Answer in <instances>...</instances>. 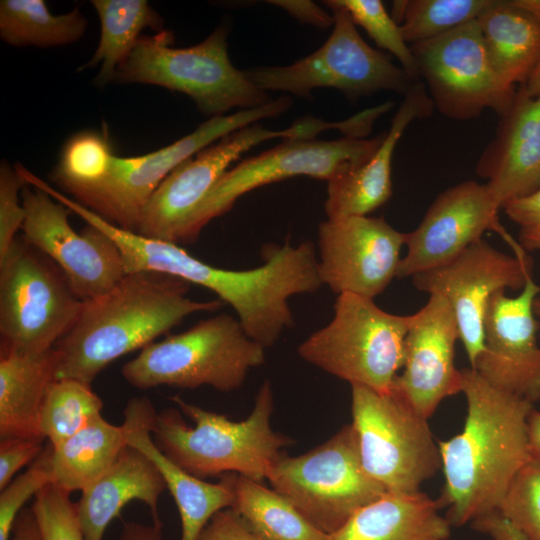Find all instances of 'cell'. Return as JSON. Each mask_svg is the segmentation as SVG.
I'll list each match as a JSON object with an SVG mask.
<instances>
[{
  "label": "cell",
  "mask_w": 540,
  "mask_h": 540,
  "mask_svg": "<svg viewBox=\"0 0 540 540\" xmlns=\"http://www.w3.org/2000/svg\"><path fill=\"white\" fill-rule=\"evenodd\" d=\"M24 180L7 161L0 165V259L3 258L14 241L17 231L25 221V209L20 203V192Z\"/></svg>",
  "instance_id": "obj_40"
},
{
  "label": "cell",
  "mask_w": 540,
  "mask_h": 540,
  "mask_svg": "<svg viewBox=\"0 0 540 540\" xmlns=\"http://www.w3.org/2000/svg\"><path fill=\"white\" fill-rule=\"evenodd\" d=\"M528 438L531 456L540 459V411L534 408L528 417Z\"/></svg>",
  "instance_id": "obj_48"
},
{
  "label": "cell",
  "mask_w": 540,
  "mask_h": 540,
  "mask_svg": "<svg viewBox=\"0 0 540 540\" xmlns=\"http://www.w3.org/2000/svg\"><path fill=\"white\" fill-rule=\"evenodd\" d=\"M57 352L1 353L0 439H45L40 429L42 406L56 380Z\"/></svg>",
  "instance_id": "obj_27"
},
{
  "label": "cell",
  "mask_w": 540,
  "mask_h": 540,
  "mask_svg": "<svg viewBox=\"0 0 540 540\" xmlns=\"http://www.w3.org/2000/svg\"><path fill=\"white\" fill-rule=\"evenodd\" d=\"M540 286L531 277L519 295H493L484 319L483 350L471 366L492 386L524 399L540 401V323L533 305Z\"/></svg>",
  "instance_id": "obj_20"
},
{
  "label": "cell",
  "mask_w": 540,
  "mask_h": 540,
  "mask_svg": "<svg viewBox=\"0 0 540 540\" xmlns=\"http://www.w3.org/2000/svg\"><path fill=\"white\" fill-rule=\"evenodd\" d=\"M352 425L366 472L389 493H413L441 469L428 419L393 391L351 385Z\"/></svg>",
  "instance_id": "obj_11"
},
{
  "label": "cell",
  "mask_w": 540,
  "mask_h": 540,
  "mask_svg": "<svg viewBox=\"0 0 540 540\" xmlns=\"http://www.w3.org/2000/svg\"><path fill=\"white\" fill-rule=\"evenodd\" d=\"M233 492L231 506L258 540H330L286 498L237 473H226Z\"/></svg>",
  "instance_id": "obj_30"
},
{
  "label": "cell",
  "mask_w": 540,
  "mask_h": 540,
  "mask_svg": "<svg viewBox=\"0 0 540 540\" xmlns=\"http://www.w3.org/2000/svg\"><path fill=\"white\" fill-rule=\"evenodd\" d=\"M404 244L405 233L383 218L328 219L318 229L321 282L338 295L374 299L397 277Z\"/></svg>",
  "instance_id": "obj_19"
},
{
  "label": "cell",
  "mask_w": 540,
  "mask_h": 540,
  "mask_svg": "<svg viewBox=\"0 0 540 540\" xmlns=\"http://www.w3.org/2000/svg\"><path fill=\"white\" fill-rule=\"evenodd\" d=\"M410 48L434 108L443 116L465 121L485 109L501 116L512 104L517 90L495 72L476 19Z\"/></svg>",
  "instance_id": "obj_14"
},
{
  "label": "cell",
  "mask_w": 540,
  "mask_h": 540,
  "mask_svg": "<svg viewBox=\"0 0 540 540\" xmlns=\"http://www.w3.org/2000/svg\"><path fill=\"white\" fill-rule=\"evenodd\" d=\"M170 399L195 427L187 425L176 408H166L152 421L153 440L172 462L197 478L237 473L262 482L283 449L293 443L271 426L274 400L269 381L262 384L251 413L242 421L202 409L179 395Z\"/></svg>",
  "instance_id": "obj_4"
},
{
  "label": "cell",
  "mask_w": 540,
  "mask_h": 540,
  "mask_svg": "<svg viewBox=\"0 0 540 540\" xmlns=\"http://www.w3.org/2000/svg\"><path fill=\"white\" fill-rule=\"evenodd\" d=\"M165 488V481L152 460L128 444L114 464L82 491L76 503L84 540H102L111 521L133 500L144 502L153 523L162 524L158 501Z\"/></svg>",
  "instance_id": "obj_25"
},
{
  "label": "cell",
  "mask_w": 540,
  "mask_h": 540,
  "mask_svg": "<svg viewBox=\"0 0 540 540\" xmlns=\"http://www.w3.org/2000/svg\"><path fill=\"white\" fill-rule=\"evenodd\" d=\"M383 138L384 134L372 139H284L275 147L242 160L223 174L188 217L178 243L195 241L204 226L228 212L242 195L301 175L328 181L345 166L367 161Z\"/></svg>",
  "instance_id": "obj_13"
},
{
  "label": "cell",
  "mask_w": 540,
  "mask_h": 540,
  "mask_svg": "<svg viewBox=\"0 0 540 540\" xmlns=\"http://www.w3.org/2000/svg\"><path fill=\"white\" fill-rule=\"evenodd\" d=\"M86 28L79 8L54 15L43 0L0 1V38L12 46L67 45L78 41Z\"/></svg>",
  "instance_id": "obj_32"
},
{
  "label": "cell",
  "mask_w": 540,
  "mask_h": 540,
  "mask_svg": "<svg viewBox=\"0 0 540 540\" xmlns=\"http://www.w3.org/2000/svg\"><path fill=\"white\" fill-rule=\"evenodd\" d=\"M10 540H43L39 524L31 507L22 509L18 514Z\"/></svg>",
  "instance_id": "obj_46"
},
{
  "label": "cell",
  "mask_w": 540,
  "mask_h": 540,
  "mask_svg": "<svg viewBox=\"0 0 540 540\" xmlns=\"http://www.w3.org/2000/svg\"><path fill=\"white\" fill-rule=\"evenodd\" d=\"M500 205L487 184L468 180L440 193L420 224L405 233L407 252L397 278L412 277L439 266L480 241L486 231L498 233L517 256L527 253L498 218Z\"/></svg>",
  "instance_id": "obj_18"
},
{
  "label": "cell",
  "mask_w": 540,
  "mask_h": 540,
  "mask_svg": "<svg viewBox=\"0 0 540 540\" xmlns=\"http://www.w3.org/2000/svg\"><path fill=\"white\" fill-rule=\"evenodd\" d=\"M476 21L499 78L524 85L540 59V18L514 0H490Z\"/></svg>",
  "instance_id": "obj_28"
},
{
  "label": "cell",
  "mask_w": 540,
  "mask_h": 540,
  "mask_svg": "<svg viewBox=\"0 0 540 540\" xmlns=\"http://www.w3.org/2000/svg\"><path fill=\"white\" fill-rule=\"evenodd\" d=\"M515 4L540 18V0H514Z\"/></svg>",
  "instance_id": "obj_51"
},
{
  "label": "cell",
  "mask_w": 540,
  "mask_h": 540,
  "mask_svg": "<svg viewBox=\"0 0 540 540\" xmlns=\"http://www.w3.org/2000/svg\"><path fill=\"white\" fill-rule=\"evenodd\" d=\"M267 479L272 489L329 535L387 493L364 469L352 424L304 454L283 455Z\"/></svg>",
  "instance_id": "obj_9"
},
{
  "label": "cell",
  "mask_w": 540,
  "mask_h": 540,
  "mask_svg": "<svg viewBox=\"0 0 540 540\" xmlns=\"http://www.w3.org/2000/svg\"><path fill=\"white\" fill-rule=\"evenodd\" d=\"M467 414L460 433L438 441L444 488L438 500L452 525L498 512L521 467L532 456L528 417L533 404L502 391L473 368L461 369Z\"/></svg>",
  "instance_id": "obj_2"
},
{
  "label": "cell",
  "mask_w": 540,
  "mask_h": 540,
  "mask_svg": "<svg viewBox=\"0 0 540 540\" xmlns=\"http://www.w3.org/2000/svg\"><path fill=\"white\" fill-rule=\"evenodd\" d=\"M498 513L527 540H540V459L532 457L517 472Z\"/></svg>",
  "instance_id": "obj_37"
},
{
  "label": "cell",
  "mask_w": 540,
  "mask_h": 540,
  "mask_svg": "<svg viewBox=\"0 0 540 540\" xmlns=\"http://www.w3.org/2000/svg\"><path fill=\"white\" fill-rule=\"evenodd\" d=\"M472 527L489 535L493 540H527L517 528L498 512L477 518L472 522Z\"/></svg>",
  "instance_id": "obj_45"
},
{
  "label": "cell",
  "mask_w": 540,
  "mask_h": 540,
  "mask_svg": "<svg viewBox=\"0 0 540 540\" xmlns=\"http://www.w3.org/2000/svg\"><path fill=\"white\" fill-rule=\"evenodd\" d=\"M227 34L225 27H218L202 42L186 48L172 47L174 36L168 30L143 35L117 68L113 81L183 93L210 118L270 102L269 95L231 63Z\"/></svg>",
  "instance_id": "obj_5"
},
{
  "label": "cell",
  "mask_w": 540,
  "mask_h": 540,
  "mask_svg": "<svg viewBox=\"0 0 540 540\" xmlns=\"http://www.w3.org/2000/svg\"><path fill=\"white\" fill-rule=\"evenodd\" d=\"M162 524L144 525L137 522H124L121 540H162Z\"/></svg>",
  "instance_id": "obj_47"
},
{
  "label": "cell",
  "mask_w": 540,
  "mask_h": 540,
  "mask_svg": "<svg viewBox=\"0 0 540 540\" xmlns=\"http://www.w3.org/2000/svg\"><path fill=\"white\" fill-rule=\"evenodd\" d=\"M412 315L384 311L373 299L339 294L334 317L298 347L308 363L352 384L390 393L403 367Z\"/></svg>",
  "instance_id": "obj_7"
},
{
  "label": "cell",
  "mask_w": 540,
  "mask_h": 540,
  "mask_svg": "<svg viewBox=\"0 0 540 540\" xmlns=\"http://www.w3.org/2000/svg\"><path fill=\"white\" fill-rule=\"evenodd\" d=\"M44 439L13 438L0 442V489L3 490L23 466L43 451Z\"/></svg>",
  "instance_id": "obj_41"
},
{
  "label": "cell",
  "mask_w": 540,
  "mask_h": 540,
  "mask_svg": "<svg viewBox=\"0 0 540 540\" xmlns=\"http://www.w3.org/2000/svg\"><path fill=\"white\" fill-rule=\"evenodd\" d=\"M127 445L123 425L96 416L60 446L52 447V484L69 494L83 491L114 464Z\"/></svg>",
  "instance_id": "obj_29"
},
{
  "label": "cell",
  "mask_w": 540,
  "mask_h": 540,
  "mask_svg": "<svg viewBox=\"0 0 540 540\" xmlns=\"http://www.w3.org/2000/svg\"><path fill=\"white\" fill-rule=\"evenodd\" d=\"M82 304L60 268L17 237L0 259L1 353L52 349L73 326Z\"/></svg>",
  "instance_id": "obj_8"
},
{
  "label": "cell",
  "mask_w": 540,
  "mask_h": 540,
  "mask_svg": "<svg viewBox=\"0 0 540 540\" xmlns=\"http://www.w3.org/2000/svg\"><path fill=\"white\" fill-rule=\"evenodd\" d=\"M291 105L290 97L281 96L260 107L211 117L193 132L152 153L134 157L114 155L103 180L69 193L110 223L136 232L147 202L173 169L227 134L277 117Z\"/></svg>",
  "instance_id": "obj_10"
},
{
  "label": "cell",
  "mask_w": 540,
  "mask_h": 540,
  "mask_svg": "<svg viewBox=\"0 0 540 540\" xmlns=\"http://www.w3.org/2000/svg\"><path fill=\"white\" fill-rule=\"evenodd\" d=\"M532 277V259L508 255L484 239L449 261L412 276L416 289L444 297L455 315L471 366L483 350L484 319L493 295L522 290Z\"/></svg>",
  "instance_id": "obj_16"
},
{
  "label": "cell",
  "mask_w": 540,
  "mask_h": 540,
  "mask_svg": "<svg viewBox=\"0 0 540 540\" xmlns=\"http://www.w3.org/2000/svg\"><path fill=\"white\" fill-rule=\"evenodd\" d=\"M31 509L43 540H84L76 503L71 501L69 493L54 484L47 485L35 496Z\"/></svg>",
  "instance_id": "obj_39"
},
{
  "label": "cell",
  "mask_w": 540,
  "mask_h": 540,
  "mask_svg": "<svg viewBox=\"0 0 540 540\" xmlns=\"http://www.w3.org/2000/svg\"><path fill=\"white\" fill-rule=\"evenodd\" d=\"M441 507L420 491L387 492L358 510L330 540H447L452 524Z\"/></svg>",
  "instance_id": "obj_26"
},
{
  "label": "cell",
  "mask_w": 540,
  "mask_h": 540,
  "mask_svg": "<svg viewBox=\"0 0 540 540\" xmlns=\"http://www.w3.org/2000/svg\"><path fill=\"white\" fill-rule=\"evenodd\" d=\"M113 156L106 134L78 132L65 143L52 179L67 192L94 185L108 174Z\"/></svg>",
  "instance_id": "obj_35"
},
{
  "label": "cell",
  "mask_w": 540,
  "mask_h": 540,
  "mask_svg": "<svg viewBox=\"0 0 540 540\" xmlns=\"http://www.w3.org/2000/svg\"><path fill=\"white\" fill-rule=\"evenodd\" d=\"M433 102L423 82L411 84L374 154L364 163L348 165L328 180L325 212L328 219L367 216L392 195V159L407 127L431 116Z\"/></svg>",
  "instance_id": "obj_23"
},
{
  "label": "cell",
  "mask_w": 540,
  "mask_h": 540,
  "mask_svg": "<svg viewBox=\"0 0 540 540\" xmlns=\"http://www.w3.org/2000/svg\"><path fill=\"white\" fill-rule=\"evenodd\" d=\"M123 427L128 444L143 452L159 469L180 514L181 540H197L218 511L231 508L234 492L223 474L217 483L206 482L181 469L156 445L151 425L156 415L148 397H134L124 409Z\"/></svg>",
  "instance_id": "obj_24"
},
{
  "label": "cell",
  "mask_w": 540,
  "mask_h": 540,
  "mask_svg": "<svg viewBox=\"0 0 540 540\" xmlns=\"http://www.w3.org/2000/svg\"><path fill=\"white\" fill-rule=\"evenodd\" d=\"M103 402L91 384L77 379L54 380L40 415V429L53 448L76 434L101 414Z\"/></svg>",
  "instance_id": "obj_33"
},
{
  "label": "cell",
  "mask_w": 540,
  "mask_h": 540,
  "mask_svg": "<svg viewBox=\"0 0 540 540\" xmlns=\"http://www.w3.org/2000/svg\"><path fill=\"white\" fill-rule=\"evenodd\" d=\"M269 3L282 8L302 23L310 24L321 29L333 26V15L312 1L275 0L269 1Z\"/></svg>",
  "instance_id": "obj_43"
},
{
  "label": "cell",
  "mask_w": 540,
  "mask_h": 540,
  "mask_svg": "<svg viewBox=\"0 0 540 540\" xmlns=\"http://www.w3.org/2000/svg\"><path fill=\"white\" fill-rule=\"evenodd\" d=\"M197 540H258L231 508L218 511Z\"/></svg>",
  "instance_id": "obj_42"
},
{
  "label": "cell",
  "mask_w": 540,
  "mask_h": 540,
  "mask_svg": "<svg viewBox=\"0 0 540 540\" xmlns=\"http://www.w3.org/2000/svg\"><path fill=\"white\" fill-rule=\"evenodd\" d=\"M534 313L537 318H540V297L538 296L533 305Z\"/></svg>",
  "instance_id": "obj_52"
},
{
  "label": "cell",
  "mask_w": 540,
  "mask_h": 540,
  "mask_svg": "<svg viewBox=\"0 0 540 540\" xmlns=\"http://www.w3.org/2000/svg\"><path fill=\"white\" fill-rule=\"evenodd\" d=\"M476 174L487 179L501 208L540 187V95L531 97L519 87L477 161Z\"/></svg>",
  "instance_id": "obj_22"
},
{
  "label": "cell",
  "mask_w": 540,
  "mask_h": 540,
  "mask_svg": "<svg viewBox=\"0 0 540 540\" xmlns=\"http://www.w3.org/2000/svg\"><path fill=\"white\" fill-rule=\"evenodd\" d=\"M21 201L23 237L60 268L81 301L106 293L126 275L118 247L103 232L87 224L77 233L71 211L38 188L25 185Z\"/></svg>",
  "instance_id": "obj_17"
},
{
  "label": "cell",
  "mask_w": 540,
  "mask_h": 540,
  "mask_svg": "<svg viewBox=\"0 0 540 540\" xmlns=\"http://www.w3.org/2000/svg\"><path fill=\"white\" fill-rule=\"evenodd\" d=\"M48 444L33 464L12 480L0 494V540H10L14 522L23 505L44 487L53 483Z\"/></svg>",
  "instance_id": "obj_38"
},
{
  "label": "cell",
  "mask_w": 540,
  "mask_h": 540,
  "mask_svg": "<svg viewBox=\"0 0 540 540\" xmlns=\"http://www.w3.org/2000/svg\"><path fill=\"white\" fill-rule=\"evenodd\" d=\"M520 87L531 97L540 95V59L526 83Z\"/></svg>",
  "instance_id": "obj_50"
},
{
  "label": "cell",
  "mask_w": 540,
  "mask_h": 540,
  "mask_svg": "<svg viewBox=\"0 0 540 540\" xmlns=\"http://www.w3.org/2000/svg\"><path fill=\"white\" fill-rule=\"evenodd\" d=\"M332 12L333 30L324 44L310 55L286 66L244 70L260 90L309 97L315 88H335L350 99L379 91L405 94L412 82L390 57L369 46L360 36L349 13L334 0L325 1Z\"/></svg>",
  "instance_id": "obj_12"
},
{
  "label": "cell",
  "mask_w": 540,
  "mask_h": 540,
  "mask_svg": "<svg viewBox=\"0 0 540 540\" xmlns=\"http://www.w3.org/2000/svg\"><path fill=\"white\" fill-rule=\"evenodd\" d=\"M519 243L526 250H540V225L521 228Z\"/></svg>",
  "instance_id": "obj_49"
},
{
  "label": "cell",
  "mask_w": 540,
  "mask_h": 540,
  "mask_svg": "<svg viewBox=\"0 0 540 540\" xmlns=\"http://www.w3.org/2000/svg\"><path fill=\"white\" fill-rule=\"evenodd\" d=\"M188 290L189 283L182 279L141 271L126 274L106 293L83 301L75 323L53 347L56 380L91 384L110 363L153 343L188 315L224 305L220 299L192 300Z\"/></svg>",
  "instance_id": "obj_3"
},
{
  "label": "cell",
  "mask_w": 540,
  "mask_h": 540,
  "mask_svg": "<svg viewBox=\"0 0 540 540\" xmlns=\"http://www.w3.org/2000/svg\"><path fill=\"white\" fill-rule=\"evenodd\" d=\"M458 340V324L451 306L444 297L430 295L425 305L412 314L402 372L391 390L426 419L445 398L461 392V370L454 361Z\"/></svg>",
  "instance_id": "obj_21"
},
{
  "label": "cell",
  "mask_w": 540,
  "mask_h": 540,
  "mask_svg": "<svg viewBox=\"0 0 540 540\" xmlns=\"http://www.w3.org/2000/svg\"><path fill=\"white\" fill-rule=\"evenodd\" d=\"M110 237L121 253L126 274L157 272L213 291L235 310L245 333L264 348L275 344L282 331L294 324L288 298L313 293L322 285L311 242L267 246L263 265L239 271L211 266L176 243L118 227L110 231Z\"/></svg>",
  "instance_id": "obj_1"
},
{
  "label": "cell",
  "mask_w": 540,
  "mask_h": 540,
  "mask_svg": "<svg viewBox=\"0 0 540 540\" xmlns=\"http://www.w3.org/2000/svg\"><path fill=\"white\" fill-rule=\"evenodd\" d=\"M510 220L521 228L540 225V187L534 192L515 198L502 207Z\"/></svg>",
  "instance_id": "obj_44"
},
{
  "label": "cell",
  "mask_w": 540,
  "mask_h": 540,
  "mask_svg": "<svg viewBox=\"0 0 540 540\" xmlns=\"http://www.w3.org/2000/svg\"><path fill=\"white\" fill-rule=\"evenodd\" d=\"M323 131L324 121L305 117L282 130L256 122L227 134L167 175L147 202L136 233L177 244L188 217L243 153L270 139H315Z\"/></svg>",
  "instance_id": "obj_15"
},
{
  "label": "cell",
  "mask_w": 540,
  "mask_h": 540,
  "mask_svg": "<svg viewBox=\"0 0 540 540\" xmlns=\"http://www.w3.org/2000/svg\"><path fill=\"white\" fill-rule=\"evenodd\" d=\"M490 0L394 1L391 17L408 45L443 35L477 19Z\"/></svg>",
  "instance_id": "obj_34"
},
{
  "label": "cell",
  "mask_w": 540,
  "mask_h": 540,
  "mask_svg": "<svg viewBox=\"0 0 540 540\" xmlns=\"http://www.w3.org/2000/svg\"><path fill=\"white\" fill-rule=\"evenodd\" d=\"M264 349L245 333L238 318L219 314L145 346L123 365L121 374L139 389L207 385L229 392L240 388L249 371L264 363Z\"/></svg>",
  "instance_id": "obj_6"
},
{
  "label": "cell",
  "mask_w": 540,
  "mask_h": 540,
  "mask_svg": "<svg viewBox=\"0 0 540 540\" xmlns=\"http://www.w3.org/2000/svg\"><path fill=\"white\" fill-rule=\"evenodd\" d=\"M344 8L354 24L361 26L374 42L391 53L412 82L420 81L410 45L404 40L399 25L380 0H334Z\"/></svg>",
  "instance_id": "obj_36"
},
{
  "label": "cell",
  "mask_w": 540,
  "mask_h": 540,
  "mask_svg": "<svg viewBox=\"0 0 540 540\" xmlns=\"http://www.w3.org/2000/svg\"><path fill=\"white\" fill-rule=\"evenodd\" d=\"M100 21V38L94 55L81 67L100 65L95 78L99 87L114 80L117 68L127 59L141 31H161L163 20L145 0H92Z\"/></svg>",
  "instance_id": "obj_31"
}]
</instances>
